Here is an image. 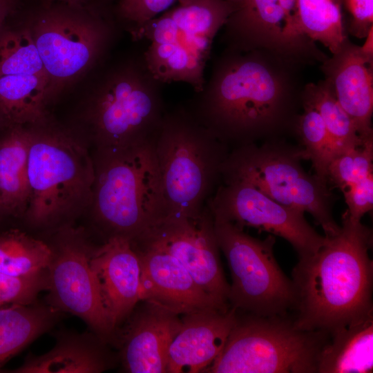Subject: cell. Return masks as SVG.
I'll use <instances>...</instances> for the list:
<instances>
[{
	"label": "cell",
	"mask_w": 373,
	"mask_h": 373,
	"mask_svg": "<svg viewBox=\"0 0 373 373\" xmlns=\"http://www.w3.org/2000/svg\"><path fill=\"white\" fill-rule=\"evenodd\" d=\"M153 145L168 216H198L220 182L229 146L182 104L166 109Z\"/></svg>",
	"instance_id": "obj_5"
},
{
	"label": "cell",
	"mask_w": 373,
	"mask_h": 373,
	"mask_svg": "<svg viewBox=\"0 0 373 373\" xmlns=\"http://www.w3.org/2000/svg\"><path fill=\"white\" fill-rule=\"evenodd\" d=\"M96 334H62L55 346L41 355L30 354L17 373H99L113 367L114 359Z\"/></svg>",
	"instance_id": "obj_20"
},
{
	"label": "cell",
	"mask_w": 373,
	"mask_h": 373,
	"mask_svg": "<svg viewBox=\"0 0 373 373\" xmlns=\"http://www.w3.org/2000/svg\"><path fill=\"white\" fill-rule=\"evenodd\" d=\"M237 311V310H236ZM329 334L298 328L287 316L238 314L209 373H316Z\"/></svg>",
	"instance_id": "obj_9"
},
{
	"label": "cell",
	"mask_w": 373,
	"mask_h": 373,
	"mask_svg": "<svg viewBox=\"0 0 373 373\" xmlns=\"http://www.w3.org/2000/svg\"><path fill=\"white\" fill-rule=\"evenodd\" d=\"M8 125L6 122L5 119L2 117V115L0 113V133L3 131V130L8 126Z\"/></svg>",
	"instance_id": "obj_37"
},
{
	"label": "cell",
	"mask_w": 373,
	"mask_h": 373,
	"mask_svg": "<svg viewBox=\"0 0 373 373\" xmlns=\"http://www.w3.org/2000/svg\"><path fill=\"white\" fill-rule=\"evenodd\" d=\"M318 373H368L373 369V314L329 334Z\"/></svg>",
	"instance_id": "obj_22"
},
{
	"label": "cell",
	"mask_w": 373,
	"mask_h": 373,
	"mask_svg": "<svg viewBox=\"0 0 373 373\" xmlns=\"http://www.w3.org/2000/svg\"><path fill=\"white\" fill-rule=\"evenodd\" d=\"M5 217L1 214V213L0 212V221L4 218Z\"/></svg>",
	"instance_id": "obj_38"
},
{
	"label": "cell",
	"mask_w": 373,
	"mask_h": 373,
	"mask_svg": "<svg viewBox=\"0 0 373 373\" xmlns=\"http://www.w3.org/2000/svg\"><path fill=\"white\" fill-rule=\"evenodd\" d=\"M6 75L47 76L39 52L26 25L0 30V77Z\"/></svg>",
	"instance_id": "obj_28"
},
{
	"label": "cell",
	"mask_w": 373,
	"mask_h": 373,
	"mask_svg": "<svg viewBox=\"0 0 373 373\" xmlns=\"http://www.w3.org/2000/svg\"><path fill=\"white\" fill-rule=\"evenodd\" d=\"M298 66L264 50L225 48L202 89L184 105L228 146L280 138L294 131L302 104Z\"/></svg>",
	"instance_id": "obj_1"
},
{
	"label": "cell",
	"mask_w": 373,
	"mask_h": 373,
	"mask_svg": "<svg viewBox=\"0 0 373 373\" xmlns=\"http://www.w3.org/2000/svg\"><path fill=\"white\" fill-rule=\"evenodd\" d=\"M90 265L103 306L117 329L142 301L139 256L128 239L111 237L95 247Z\"/></svg>",
	"instance_id": "obj_17"
},
{
	"label": "cell",
	"mask_w": 373,
	"mask_h": 373,
	"mask_svg": "<svg viewBox=\"0 0 373 373\" xmlns=\"http://www.w3.org/2000/svg\"><path fill=\"white\" fill-rule=\"evenodd\" d=\"M230 12L224 0H177L149 21L139 41L148 42L142 55L153 76L164 84L184 82L200 91L214 38Z\"/></svg>",
	"instance_id": "obj_7"
},
{
	"label": "cell",
	"mask_w": 373,
	"mask_h": 373,
	"mask_svg": "<svg viewBox=\"0 0 373 373\" xmlns=\"http://www.w3.org/2000/svg\"><path fill=\"white\" fill-rule=\"evenodd\" d=\"M131 242L170 254L207 294L229 307V285L220 263L214 219L207 204L197 217L168 216Z\"/></svg>",
	"instance_id": "obj_14"
},
{
	"label": "cell",
	"mask_w": 373,
	"mask_h": 373,
	"mask_svg": "<svg viewBox=\"0 0 373 373\" xmlns=\"http://www.w3.org/2000/svg\"><path fill=\"white\" fill-rule=\"evenodd\" d=\"M292 271L295 325L329 334L373 314L372 231L342 215L339 232Z\"/></svg>",
	"instance_id": "obj_2"
},
{
	"label": "cell",
	"mask_w": 373,
	"mask_h": 373,
	"mask_svg": "<svg viewBox=\"0 0 373 373\" xmlns=\"http://www.w3.org/2000/svg\"><path fill=\"white\" fill-rule=\"evenodd\" d=\"M48 243L47 304L81 318L106 343L113 341L117 329L103 306L90 265L96 246L83 227L69 223L58 227Z\"/></svg>",
	"instance_id": "obj_12"
},
{
	"label": "cell",
	"mask_w": 373,
	"mask_h": 373,
	"mask_svg": "<svg viewBox=\"0 0 373 373\" xmlns=\"http://www.w3.org/2000/svg\"><path fill=\"white\" fill-rule=\"evenodd\" d=\"M346 210L355 220H361L365 213L373 208V173L350 186L343 191Z\"/></svg>",
	"instance_id": "obj_33"
},
{
	"label": "cell",
	"mask_w": 373,
	"mask_h": 373,
	"mask_svg": "<svg viewBox=\"0 0 373 373\" xmlns=\"http://www.w3.org/2000/svg\"><path fill=\"white\" fill-rule=\"evenodd\" d=\"M164 84L137 52L107 67L88 99V133L96 148L153 140L166 113Z\"/></svg>",
	"instance_id": "obj_6"
},
{
	"label": "cell",
	"mask_w": 373,
	"mask_h": 373,
	"mask_svg": "<svg viewBox=\"0 0 373 373\" xmlns=\"http://www.w3.org/2000/svg\"><path fill=\"white\" fill-rule=\"evenodd\" d=\"M207 204L214 219L281 237L299 258L316 253L327 240L307 222L303 212L276 202L242 180L221 176Z\"/></svg>",
	"instance_id": "obj_13"
},
{
	"label": "cell",
	"mask_w": 373,
	"mask_h": 373,
	"mask_svg": "<svg viewBox=\"0 0 373 373\" xmlns=\"http://www.w3.org/2000/svg\"><path fill=\"white\" fill-rule=\"evenodd\" d=\"M236 316L231 307L182 315L169 347L166 372H204L222 350Z\"/></svg>",
	"instance_id": "obj_19"
},
{
	"label": "cell",
	"mask_w": 373,
	"mask_h": 373,
	"mask_svg": "<svg viewBox=\"0 0 373 373\" xmlns=\"http://www.w3.org/2000/svg\"><path fill=\"white\" fill-rule=\"evenodd\" d=\"M301 100L303 104L314 108L322 117L329 136L333 157L365 142L358 135L352 119L325 80L304 86Z\"/></svg>",
	"instance_id": "obj_25"
},
{
	"label": "cell",
	"mask_w": 373,
	"mask_h": 373,
	"mask_svg": "<svg viewBox=\"0 0 373 373\" xmlns=\"http://www.w3.org/2000/svg\"><path fill=\"white\" fill-rule=\"evenodd\" d=\"M322 70L336 99L352 119L359 137L373 138V53L347 38Z\"/></svg>",
	"instance_id": "obj_18"
},
{
	"label": "cell",
	"mask_w": 373,
	"mask_h": 373,
	"mask_svg": "<svg viewBox=\"0 0 373 373\" xmlns=\"http://www.w3.org/2000/svg\"><path fill=\"white\" fill-rule=\"evenodd\" d=\"M342 0H295L296 16L303 33L336 53L347 38L341 12Z\"/></svg>",
	"instance_id": "obj_27"
},
{
	"label": "cell",
	"mask_w": 373,
	"mask_h": 373,
	"mask_svg": "<svg viewBox=\"0 0 373 373\" xmlns=\"http://www.w3.org/2000/svg\"><path fill=\"white\" fill-rule=\"evenodd\" d=\"M143 302L115 335L120 361L127 372L166 373L169 347L181 327V318L158 305Z\"/></svg>",
	"instance_id": "obj_16"
},
{
	"label": "cell",
	"mask_w": 373,
	"mask_h": 373,
	"mask_svg": "<svg viewBox=\"0 0 373 373\" xmlns=\"http://www.w3.org/2000/svg\"><path fill=\"white\" fill-rule=\"evenodd\" d=\"M28 126L9 125L0 133V212L5 217H23L30 187Z\"/></svg>",
	"instance_id": "obj_21"
},
{
	"label": "cell",
	"mask_w": 373,
	"mask_h": 373,
	"mask_svg": "<svg viewBox=\"0 0 373 373\" xmlns=\"http://www.w3.org/2000/svg\"><path fill=\"white\" fill-rule=\"evenodd\" d=\"M177 0H119L116 8L120 26L139 41L144 26L170 8Z\"/></svg>",
	"instance_id": "obj_31"
},
{
	"label": "cell",
	"mask_w": 373,
	"mask_h": 373,
	"mask_svg": "<svg viewBox=\"0 0 373 373\" xmlns=\"http://www.w3.org/2000/svg\"><path fill=\"white\" fill-rule=\"evenodd\" d=\"M131 242L140 262L142 301L155 303L178 315L229 308L207 294L182 263L170 254Z\"/></svg>",
	"instance_id": "obj_15"
},
{
	"label": "cell",
	"mask_w": 373,
	"mask_h": 373,
	"mask_svg": "<svg viewBox=\"0 0 373 373\" xmlns=\"http://www.w3.org/2000/svg\"><path fill=\"white\" fill-rule=\"evenodd\" d=\"M300 146L280 138L232 149L224 162L221 176L248 182L276 202L307 212L321 226L326 238L336 235L341 226L333 217L336 197L327 182L307 173L301 165Z\"/></svg>",
	"instance_id": "obj_8"
},
{
	"label": "cell",
	"mask_w": 373,
	"mask_h": 373,
	"mask_svg": "<svg viewBox=\"0 0 373 373\" xmlns=\"http://www.w3.org/2000/svg\"><path fill=\"white\" fill-rule=\"evenodd\" d=\"M46 289V270L28 277H13L0 273V308L36 303L39 294Z\"/></svg>",
	"instance_id": "obj_32"
},
{
	"label": "cell",
	"mask_w": 373,
	"mask_h": 373,
	"mask_svg": "<svg viewBox=\"0 0 373 373\" xmlns=\"http://www.w3.org/2000/svg\"><path fill=\"white\" fill-rule=\"evenodd\" d=\"M51 257L48 242L17 228L0 231V273L28 277L45 271Z\"/></svg>",
	"instance_id": "obj_26"
},
{
	"label": "cell",
	"mask_w": 373,
	"mask_h": 373,
	"mask_svg": "<svg viewBox=\"0 0 373 373\" xmlns=\"http://www.w3.org/2000/svg\"><path fill=\"white\" fill-rule=\"evenodd\" d=\"M350 15L349 31L354 37L363 39L373 28V0H344Z\"/></svg>",
	"instance_id": "obj_34"
},
{
	"label": "cell",
	"mask_w": 373,
	"mask_h": 373,
	"mask_svg": "<svg viewBox=\"0 0 373 373\" xmlns=\"http://www.w3.org/2000/svg\"><path fill=\"white\" fill-rule=\"evenodd\" d=\"M302 106L303 111L296 118L294 132L301 143L303 159L309 160L315 175L328 182L327 167L333 158L329 134L319 113L308 105Z\"/></svg>",
	"instance_id": "obj_29"
},
{
	"label": "cell",
	"mask_w": 373,
	"mask_h": 373,
	"mask_svg": "<svg viewBox=\"0 0 373 373\" xmlns=\"http://www.w3.org/2000/svg\"><path fill=\"white\" fill-rule=\"evenodd\" d=\"M66 5L76 6V7H82L86 6L88 3V0H56Z\"/></svg>",
	"instance_id": "obj_36"
},
{
	"label": "cell",
	"mask_w": 373,
	"mask_h": 373,
	"mask_svg": "<svg viewBox=\"0 0 373 373\" xmlns=\"http://www.w3.org/2000/svg\"><path fill=\"white\" fill-rule=\"evenodd\" d=\"M61 312L48 304L0 308V370L37 337L51 329Z\"/></svg>",
	"instance_id": "obj_23"
},
{
	"label": "cell",
	"mask_w": 373,
	"mask_h": 373,
	"mask_svg": "<svg viewBox=\"0 0 373 373\" xmlns=\"http://www.w3.org/2000/svg\"><path fill=\"white\" fill-rule=\"evenodd\" d=\"M373 138L338 154L327 167V179L342 191L373 173Z\"/></svg>",
	"instance_id": "obj_30"
},
{
	"label": "cell",
	"mask_w": 373,
	"mask_h": 373,
	"mask_svg": "<svg viewBox=\"0 0 373 373\" xmlns=\"http://www.w3.org/2000/svg\"><path fill=\"white\" fill-rule=\"evenodd\" d=\"M153 140L97 148L90 208L106 240L132 241L168 216Z\"/></svg>",
	"instance_id": "obj_3"
},
{
	"label": "cell",
	"mask_w": 373,
	"mask_h": 373,
	"mask_svg": "<svg viewBox=\"0 0 373 373\" xmlns=\"http://www.w3.org/2000/svg\"><path fill=\"white\" fill-rule=\"evenodd\" d=\"M14 0H0V30L3 28V21L8 15Z\"/></svg>",
	"instance_id": "obj_35"
},
{
	"label": "cell",
	"mask_w": 373,
	"mask_h": 373,
	"mask_svg": "<svg viewBox=\"0 0 373 373\" xmlns=\"http://www.w3.org/2000/svg\"><path fill=\"white\" fill-rule=\"evenodd\" d=\"M30 197L23 218L30 225H55L90 207L94 159L75 131L48 121L28 126Z\"/></svg>",
	"instance_id": "obj_4"
},
{
	"label": "cell",
	"mask_w": 373,
	"mask_h": 373,
	"mask_svg": "<svg viewBox=\"0 0 373 373\" xmlns=\"http://www.w3.org/2000/svg\"><path fill=\"white\" fill-rule=\"evenodd\" d=\"M214 230L230 269L231 307L260 316L287 315L295 305V288L275 259V238H256L235 224L217 219Z\"/></svg>",
	"instance_id": "obj_11"
},
{
	"label": "cell",
	"mask_w": 373,
	"mask_h": 373,
	"mask_svg": "<svg viewBox=\"0 0 373 373\" xmlns=\"http://www.w3.org/2000/svg\"><path fill=\"white\" fill-rule=\"evenodd\" d=\"M50 104L45 79L35 75L0 77V113L8 126L48 121Z\"/></svg>",
	"instance_id": "obj_24"
},
{
	"label": "cell",
	"mask_w": 373,
	"mask_h": 373,
	"mask_svg": "<svg viewBox=\"0 0 373 373\" xmlns=\"http://www.w3.org/2000/svg\"><path fill=\"white\" fill-rule=\"evenodd\" d=\"M26 26L44 67L51 103L104 58L118 30L97 11L61 3L39 10Z\"/></svg>",
	"instance_id": "obj_10"
}]
</instances>
